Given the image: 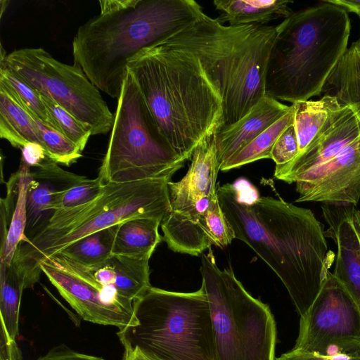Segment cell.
<instances>
[{
	"instance_id": "6da1fadb",
	"label": "cell",
	"mask_w": 360,
	"mask_h": 360,
	"mask_svg": "<svg viewBox=\"0 0 360 360\" xmlns=\"http://www.w3.org/2000/svg\"><path fill=\"white\" fill-rule=\"evenodd\" d=\"M217 192L235 238L274 271L302 316L317 297L334 259L323 225L311 210L281 198L259 196L244 178L222 186L217 183Z\"/></svg>"
},
{
	"instance_id": "7a4b0ae2",
	"label": "cell",
	"mask_w": 360,
	"mask_h": 360,
	"mask_svg": "<svg viewBox=\"0 0 360 360\" xmlns=\"http://www.w3.org/2000/svg\"><path fill=\"white\" fill-rule=\"evenodd\" d=\"M161 134L185 161L223 124L221 94L189 52L159 45L127 65Z\"/></svg>"
},
{
	"instance_id": "3957f363",
	"label": "cell",
	"mask_w": 360,
	"mask_h": 360,
	"mask_svg": "<svg viewBox=\"0 0 360 360\" xmlns=\"http://www.w3.org/2000/svg\"><path fill=\"white\" fill-rule=\"evenodd\" d=\"M202 8L194 0H138L124 10L93 17L72 41L74 64L99 90L118 98L129 62L195 21Z\"/></svg>"
},
{
	"instance_id": "277c9868",
	"label": "cell",
	"mask_w": 360,
	"mask_h": 360,
	"mask_svg": "<svg viewBox=\"0 0 360 360\" xmlns=\"http://www.w3.org/2000/svg\"><path fill=\"white\" fill-rule=\"evenodd\" d=\"M276 28L224 25L202 12L159 45L189 52L199 60L223 99L221 131L247 115L266 96V70Z\"/></svg>"
},
{
	"instance_id": "5b68a950",
	"label": "cell",
	"mask_w": 360,
	"mask_h": 360,
	"mask_svg": "<svg viewBox=\"0 0 360 360\" xmlns=\"http://www.w3.org/2000/svg\"><path fill=\"white\" fill-rule=\"evenodd\" d=\"M346 10L323 1L293 12L276 25L265 75L266 95L292 103L321 94L347 50Z\"/></svg>"
},
{
	"instance_id": "8992f818",
	"label": "cell",
	"mask_w": 360,
	"mask_h": 360,
	"mask_svg": "<svg viewBox=\"0 0 360 360\" xmlns=\"http://www.w3.org/2000/svg\"><path fill=\"white\" fill-rule=\"evenodd\" d=\"M170 179L108 183L95 199L56 210L40 231L20 243L11 262L25 289L39 281L43 259L82 238L130 219L153 217L162 221L171 210Z\"/></svg>"
},
{
	"instance_id": "52a82bcc",
	"label": "cell",
	"mask_w": 360,
	"mask_h": 360,
	"mask_svg": "<svg viewBox=\"0 0 360 360\" xmlns=\"http://www.w3.org/2000/svg\"><path fill=\"white\" fill-rule=\"evenodd\" d=\"M134 324L117 335L124 350L148 360H217L212 317L204 286L191 292L150 287L133 302Z\"/></svg>"
},
{
	"instance_id": "ba28073f",
	"label": "cell",
	"mask_w": 360,
	"mask_h": 360,
	"mask_svg": "<svg viewBox=\"0 0 360 360\" xmlns=\"http://www.w3.org/2000/svg\"><path fill=\"white\" fill-rule=\"evenodd\" d=\"M217 360H275L276 326L269 307L253 297L232 267L221 270L212 250L201 256Z\"/></svg>"
},
{
	"instance_id": "9c48e42d",
	"label": "cell",
	"mask_w": 360,
	"mask_h": 360,
	"mask_svg": "<svg viewBox=\"0 0 360 360\" xmlns=\"http://www.w3.org/2000/svg\"><path fill=\"white\" fill-rule=\"evenodd\" d=\"M185 162L161 134L128 72L117 98L109 143L98 177L104 184L171 179Z\"/></svg>"
},
{
	"instance_id": "30bf717a",
	"label": "cell",
	"mask_w": 360,
	"mask_h": 360,
	"mask_svg": "<svg viewBox=\"0 0 360 360\" xmlns=\"http://www.w3.org/2000/svg\"><path fill=\"white\" fill-rule=\"evenodd\" d=\"M32 88L65 109L91 135L105 134L114 116L99 89L76 64L56 59L42 48L17 49L0 59Z\"/></svg>"
},
{
	"instance_id": "8fae6325",
	"label": "cell",
	"mask_w": 360,
	"mask_h": 360,
	"mask_svg": "<svg viewBox=\"0 0 360 360\" xmlns=\"http://www.w3.org/2000/svg\"><path fill=\"white\" fill-rule=\"evenodd\" d=\"M292 349L321 354H360V310L330 271L315 300L300 316Z\"/></svg>"
},
{
	"instance_id": "7c38bea8",
	"label": "cell",
	"mask_w": 360,
	"mask_h": 360,
	"mask_svg": "<svg viewBox=\"0 0 360 360\" xmlns=\"http://www.w3.org/2000/svg\"><path fill=\"white\" fill-rule=\"evenodd\" d=\"M39 266L63 299L84 320L119 329L134 324L133 301L97 281L89 269L60 253Z\"/></svg>"
},
{
	"instance_id": "4fadbf2b",
	"label": "cell",
	"mask_w": 360,
	"mask_h": 360,
	"mask_svg": "<svg viewBox=\"0 0 360 360\" xmlns=\"http://www.w3.org/2000/svg\"><path fill=\"white\" fill-rule=\"evenodd\" d=\"M214 134L195 148L184 176L168 184L171 210L161 222L163 240L172 250L217 197L219 169Z\"/></svg>"
},
{
	"instance_id": "5bb4252c",
	"label": "cell",
	"mask_w": 360,
	"mask_h": 360,
	"mask_svg": "<svg viewBox=\"0 0 360 360\" xmlns=\"http://www.w3.org/2000/svg\"><path fill=\"white\" fill-rule=\"evenodd\" d=\"M296 202L356 205L360 199V136L332 159L295 180Z\"/></svg>"
},
{
	"instance_id": "9a60e30c",
	"label": "cell",
	"mask_w": 360,
	"mask_h": 360,
	"mask_svg": "<svg viewBox=\"0 0 360 360\" xmlns=\"http://www.w3.org/2000/svg\"><path fill=\"white\" fill-rule=\"evenodd\" d=\"M360 136V117L349 105L331 115L308 146L290 162L275 167L274 176L288 184L332 159Z\"/></svg>"
},
{
	"instance_id": "2e32d148",
	"label": "cell",
	"mask_w": 360,
	"mask_h": 360,
	"mask_svg": "<svg viewBox=\"0 0 360 360\" xmlns=\"http://www.w3.org/2000/svg\"><path fill=\"white\" fill-rule=\"evenodd\" d=\"M328 225L325 236L337 246L333 274L349 292L360 310V210L354 205L321 206Z\"/></svg>"
},
{
	"instance_id": "e0dca14e",
	"label": "cell",
	"mask_w": 360,
	"mask_h": 360,
	"mask_svg": "<svg viewBox=\"0 0 360 360\" xmlns=\"http://www.w3.org/2000/svg\"><path fill=\"white\" fill-rule=\"evenodd\" d=\"M81 176L63 169L49 159L31 171L27 193L25 238L32 236L47 224L55 212L52 205L56 194Z\"/></svg>"
},
{
	"instance_id": "ac0fdd59",
	"label": "cell",
	"mask_w": 360,
	"mask_h": 360,
	"mask_svg": "<svg viewBox=\"0 0 360 360\" xmlns=\"http://www.w3.org/2000/svg\"><path fill=\"white\" fill-rule=\"evenodd\" d=\"M290 108L291 105L266 95L247 115L217 131L214 137L219 165L285 115Z\"/></svg>"
},
{
	"instance_id": "d6986e66",
	"label": "cell",
	"mask_w": 360,
	"mask_h": 360,
	"mask_svg": "<svg viewBox=\"0 0 360 360\" xmlns=\"http://www.w3.org/2000/svg\"><path fill=\"white\" fill-rule=\"evenodd\" d=\"M18 180L11 177L6 184L7 195L1 200V206L11 216L6 240L1 244L0 264L9 266L20 243L26 237L27 193L30 179V167L20 162Z\"/></svg>"
},
{
	"instance_id": "ffe728a7",
	"label": "cell",
	"mask_w": 360,
	"mask_h": 360,
	"mask_svg": "<svg viewBox=\"0 0 360 360\" xmlns=\"http://www.w3.org/2000/svg\"><path fill=\"white\" fill-rule=\"evenodd\" d=\"M288 0H214L213 5L219 12L217 18L229 25H267L270 21L286 18L294 11Z\"/></svg>"
},
{
	"instance_id": "44dd1931",
	"label": "cell",
	"mask_w": 360,
	"mask_h": 360,
	"mask_svg": "<svg viewBox=\"0 0 360 360\" xmlns=\"http://www.w3.org/2000/svg\"><path fill=\"white\" fill-rule=\"evenodd\" d=\"M162 220L138 217L120 224L112 255L149 260L158 245L163 240L158 231Z\"/></svg>"
},
{
	"instance_id": "7402d4cb",
	"label": "cell",
	"mask_w": 360,
	"mask_h": 360,
	"mask_svg": "<svg viewBox=\"0 0 360 360\" xmlns=\"http://www.w3.org/2000/svg\"><path fill=\"white\" fill-rule=\"evenodd\" d=\"M342 106L352 107L360 117V41L352 43L328 76L322 93Z\"/></svg>"
},
{
	"instance_id": "603a6c76",
	"label": "cell",
	"mask_w": 360,
	"mask_h": 360,
	"mask_svg": "<svg viewBox=\"0 0 360 360\" xmlns=\"http://www.w3.org/2000/svg\"><path fill=\"white\" fill-rule=\"evenodd\" d=\"M0 137L15 148H21L29 142L41 146L32 117L1 88Z\"/></svg>"
},
{
	"instance_id": "cb8c5ba5",
	"label": "cell",
	"mask_w": 360,
	"mask_h": 360,
	"mask_svg": "<svg viewBox=\"0 0 360 360\" xmlns=\"http://www.w3.org/2000/svg\"><path fill=\"white\" fill-rule=\"evenodd\" d=\"M295 108L294 127L299 153L303 151L322 129L333 113L342 106L333 96H323L317 101H298Z\"/></svg>"
},
{
	"instance_id": "d4e9b609",
	"label": "cell",
	"mask_w": 360,
	"mask_h": 360,
	"mask_svg": "<svg viewBox=\"0 0 360 360\" xmlns=\"http://www.w3.org/2000/svg\"><path fill=\"white\" fill-rule=\"evenodd\" d=\"M119 225L120 224L82 238L58 253L86 267L98 265L112 255Z\"/></svg>"
},
{
	"instance_id": "484cf974",
	"label": "cell",
	"mask_w": 360,
	"mask_h": 360,
	"mask_svg": "<svg viewBox=\"0 0 360 360\" xmlns=\"http://www.w3.org/2000/svg\"><path fill=\"white\" fill-rule=\"evenodd\" d=\"M295 108L255 137L251 142L220 166L226 172L262 159H271V151L282 132L294 122Z\"/></svg>"
},
{
	"instance_id": "4316f807",
	"label": "cell",
	"mask_w": 360,
	"mask_h": 360,
	"mask_svg": "<svg viewBox=\"0 0 360 360\" xmlns=\"http://www.w3.org/2000/svg\"><path fill=\"white\" fill-rule=\"evenodd\" d=\"M0 88L32 117H37L45 125L60 132L58 126L44 105L40 94L3 63H0Z\"/></svg>"
},
{
	"instance_id": "83f0119b",
	"label": "cell",
	"mask_w": 360,
	"mask_h": 360,
	"mask_svg": "<svg viewBox=\"0 0 360 360\" xmlns=\"http://www.w3.org/2000/svg\"><path fill=\"white\" fill-rule=\"evenodd\" d=\"M0 319L10 337L18 335L21 296L25 289L21 278L11 265L0 264Z\"/></svg>"
},
{
	"instance_id": "f1b7e54d",
	"label": "cell",
	"mask_w": 360,
	"mask_h": 360,
	"mask_svg": "<svg viewBox=\"0 0 360 360\" xmlns=\"http://www.w3.org/2000/svg\"><path fill=\"white\" fill-rule=\"evenodd\" d=\"M32 118L49 159L57 164L69 166L82 156L80 149L63 134L45 125L37 117Z\"/></svg>"
},
{
	"instance_id": "f546056e",
	"label": "cell",
	"mask_w": 360,
	"mask_h": 360,
	"mask_svg": "<svg viewBox=\"0 0 360 360\" xmlns=\"http://www.w3.org/2000/svg\"><path fill=\"white\" fill-rule=\"evenodd\" d=\"M104 186L99 177L91 179L82 176L74 184L56 194L52 210L56 211L86 203L97 198Z\"/></svg>"
},
{
	"instance_id": "4dcf8cb0",
	"label": "cell",
	"mask_w": 360,
	"mask_h": 360,
	"mask_svg": "<svg viewBox=\"0 0 360 360\" xmlns=\"http://www.w3.org/2000/svg\"><path fill=\"white\" fill-rule=\"evenodd\" d=\"M41 99L62 133L82 152L91 131L53 99L40 94Z\"/></svg>"
},
{
	"instance_id": "1f68e13d",
	"label": "cell",
	"mask_w": 360,
	"mask_h": 360,
	"mask_svg": "<svg viewBox=\"0 0 360 360\" xmlns=\"http://www.w3.org/2000/svg\"><path fill=\"white\" fill-rule=\"evenodd\" d=\"M299 153V146L294 124L287 127L276 141L271 151V159L276 167L292 161Z\"/></svg>"
},
{
	"instance_id": "d6a6232c",
	"label": "cell",
	"mask_w": 360,
	"mask_h": 360,
	"mask_svg": "<svg viewBox=\"0 0 360 360\" xmlns=\"http://www.w3.org/2000/svg\"><path fill=\"white\" fill-rule=\"evenodd\" d=\"M275 360H360V354L335 353L333 354H321L315 352L292 349L289 352L283 354Z\"/></svg>"
},
{
	"instance_id": "836d02e7",
	"label": "cell",
	"mask_w": 360,
	"mask_h": 360,
	"mask_svg": "<svg viewBox=\"0 0 360 360\" xmlns=\"http://www.w3.org/2000/svg\"><path fill=\"white\" fill-rule=\"evenodd\" d=\"M37 360H105L103 358L77 352L64 344H60Z\"/></svg>"
},
{
	"instance_id": "e575fe53",
	"label": "cell",
	"mask_w": 360,
	"mask_h": 360,
	"mask_svg": "<svg viewBox=\"0 0 360 360\" xmlns=\"http://www.w3.org/2000/svg\"><path fill=\"white\" fill-rule=\"evenodd\" d=\"M20 150V162L30 168L32 167L37 168L49 159L44 148L37 143L29 142Z\"/></svg>"
},
{
	"instance_id": "d590c367",
	"label": "cell",
	"mask_w": 360,
	"mask_h": 360,
	"mask_svg": "<svg viewBox=\"0 0 360 360\" xmlns=\"http://www.w3.org/2000/svg\"><path fill=\"white\" fill-rule=\"evenodd\" d=\"M0 360H22V353L16 340L10 337L1 323L0 329Z\"/></svg>"
},
{
	"instance_id": "8d00e7d4",
	"label": "cell",
	"mask_w": 360,
	"mask_h": 360,
	"mask_svg": "<svg viewBox=\"0 0 360 360\" xmlns=\"http://www.w3.org/2000/svg\"><path fill=\"white\" fill-rule=\"evenodd\" d=\"M138 0H102L99 1L100 13H113L128 8L137 3Z\"/></svg>"
},
{
	"instance_id": "74e56055",
	"label": "cell",
	"mask_w": 360,
	"mask_h": 360,
	"mask_svg": "<svg viewBox=\"0 0 360 360\" xmlns=\"http://www.w3.org/2000/svg\"><path fill=\"white\" fill-rule=\"evenodd\" d=\"M327 1L360 15V0H328Z\"/></svg>"
},
{
	"instance_id": "f35d334b",
	"label": "cell",
	"mask_w": 360,
	"mask_h": 360,
	"mask_svg": "<svg viewBox=\"0 0 360 360\" xmlns=\"http://www.w3.org/2000/svg\"><path fill=\"white\" fill-rule=\"evenodd\" d=\"M122 360H148L137 349L124 350Z\"/></svg>"
},
{
	"instance_id": "ab89813d",
	"label": "cell",
	"mask_w": 360,
	"mask_h": 360,
	"mask_svg": "<svg viewBox=\"0 0 360 360\" xmlns=\"http://www.w3.org/2000/svg\"><path fill=\"white\" fill-rule=\"evenodd\" d=\"M9 1H7V0H1L0 1V4H1V18L2 17L3 15V13L5 11V9L7 8L8 6V4H9Z\"/></svg>"
},
{
	"instance_id": "60d3db41",
	"label": "cell",
	"mask_w": 360,
	"mask_h": 360,
	"mask_svg": "<svg viewBox=\"0 0 360 360\" xmlns=\"http://www.w3.org/2000/svg\"><path fill=\"white\" fill-rule=\"evenodd\" d=\"M359 18H360V15H359ZM359 41H360V38L359 39Z\"/></svg>"
}]
</instances>
